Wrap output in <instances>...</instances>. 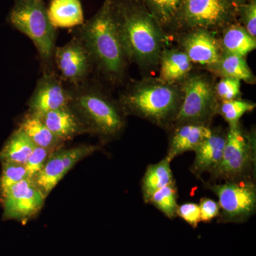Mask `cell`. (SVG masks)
Returning <instances> with one entry per match:
<instances>
[{"mask_svg": "<svg viewBox=\"0 0 256 256\" xmlns=\"http://www.w3.org/2000/svg\"><path fill=\"white\" fill-rule=\"evenodd\" d=\"M172 129L166 156L170 161L186 152L196 150L212 134L213 128L207 124H188L175 126Z\"/></svg>", "mask_w": 256, "mask_h": 256, "instance_id": "obj_16", "label": "cell"}, {"mask_svg": "<svg viewBox=\"0 0 256 256\" xmlns=\"http://www.w3.org/2000/svg\"><path fill=\"white\" fill-rule=\"evenodd\" d=\"M75 36L106 80L114 84L124 80L129 62L120 36L112 0H106L90 20L78 26Z\"/></svg>", "mask_w": 256, "mask_h": 256, "instance_id": "obj_2", "label": "cell"}, {"mask_svg": "<svg viewBox=\"0 0 256 256\" xmlns=\"http://www.w3.org/2000/svg\"><path fill=\"white\" fill-rule=\"evenodd\" d=\"M171 161L168 158L146 168L142 180V192L144 203L148 204L152 196L158 190L175 183L170 166Z\"/></svg>", "mask_w": 256, "mask_h": 256, "instance_id": "obj_21", "label": "cell"}, {"mask_svg": "<svg viewBox=\"0 0 256 256\" xmlns=\"http://www.w3.org/2000/svg\"><path fill=\"white\" fill-rule=\"evenodd\" d=\"M256 107L255 102L242 98L224 101L220 102L218 114L228 122V126H232L239 124L242 116L252 112Z\"/></svg>", "mask_w": 256, "mask_h": 256, "instance_id": "obj_27", "label": "cell"}, {"mask_svg": "<svg viewBox=\"0 0 256 256\" xmlns=\"http://www.w3.org/2000/svg\"><path fill=\"white\" fill-rule=\"evenodd\" d=\"M210 72L220 77H230L249 84L256 82V77L244 57L222 53L220 62Z\"/></svg>", "mask_w": 256, "mask_h": 256, "instance_id": "obj_23", "label": "cell"}, {"mask_svg": "<svg viewBox=\"0 0 256 256\" xmlns=\"http://www.w3.org/2000/svg\"><path fill=\"white\" fill-rule=\"evenodd\" d=\"M8 22L32 40L44 63L53 62L56 28L50 22L43 0H14Z\"/></svg>", "mask_w": 256, "mask_h": 256, "instance_id": "obj_5", "label": "cell"}, {"mask_svg": "<svg viewBox=\"0 0 256 256\" xmlns=\"http://www.w3.org/2000/svg\"><path fill=\"white\" fill-rule=\"evenodd\" d=\"M52 152L54 150L46 148L35 146L24 164L28 178L34 180L36 175L41 171L46 164L47 158Z\"/></svg>", "mask_w": 256, "mask_h": 256, "instance_id": "obj_30", "label": "cell"}, {"mask_svg": "<svg viewBox=\"0 0 256 256\" xmlns=\"http://www.w3.org/2000/svg\"><path fill=\"white\" fill-rule=\"evenodd\" d=\"M2 171L0 178L1 196L15 184L28 178V172L24 164L14 162H2Z\"/></svg>", "mask_w": 256, "mask_h": 256, "instance_id": "obj_28", "label": "cell"}, {"mask_svg": "<svg viewBox=\"0 0 256 256\" xmlns=\"http://www.w3.org/2000/svg\"><path fill=\"white\" fill-rule=\"evenodd\" d=\"M255 164V132L244 130L240 122L228 126L223 158L210 174L212 180L229 181L250 178L254 176Z\"/></svg>", "mask_w": 256, "mask_h": 256, "instance_id": "obj_7", "label": "cell"}, {"mask_svg": "<svg viewBox=\"0 0 256 256\" xmlns=\"http://www.w3.org/2000/svg\"><path fill=\"white\" fill-rule=\"evenodd\" d=\"M48 18L55 28H68L84 23L80 0H52L47 9Z\"/></svg>", "mask_w": 256, "mask_h": 256, "instance_id": "obj_19", "label": "cell"}, {"mask_svg": "<svg viewBox=\"0 0 256 256\" xmlns=\"http://www.w3.org/2000/svg\"><path fill=\"white\" fill-rule=\"evenodd\" d=\"M230 4H236L240 5L244 4V3L250 1V0H228Z\"/></svg>", "mask_w": 256, "mask_h": 256, "instance_id": "obj_34", "label": "cell"}, {"mask_svg": "<svg viewBox=\"0 0 256 256\" xmlns=\"http://www.w3.org/2000/svg\"><path fill=\"white\" fill-rule=\"evenodd\" d=\"M182 100V84L146 78L132 82L119 96L124 114H132L163 128L172 129Z\"/></svg>", "mask_w": 256, "mask_h": 256, "instance_id": "obj_3", "label": "cell"}, {"mask_svg": "<svg viewBox=\"0 0 256 256\" xmlns=\"http://www.w3.org/2000/svg\"><path fill=\"white\" fill-rule=\"evenodd\" d=\"M216 33L203 28L188 30L178 38L180 48L193 64L212 70L220 62L222 48Z\"/></svg>", "mask_w": 256, "mask_h": 256, "instance_id": "obj_13", "label": "cell"}, {"mask_svg": "<svg viewBox=\"0 0 256 256\" xmlns=\"http://www.w3.org/2000/svg\"><path fill=\"white\" fill-rule=\"evenodd\" d=\"M238 11L240 20L248 33L256 38V2L250 0L247 2L238 5Z\"/></svg>", "mask_w": 256, "mask_h": 256, "instance_id": "obj_31", "label": "cell"}, {"mask_svg": "<svg viewBox=\"0 0 256 256\" xmlns=\"http://www.w3.org/2000/svg\"><path fill=\"white\" fill-rule=\"evenodd\" d=\"M176 216L194 228H196L198 224L201 222L200 206L195 203H185L178 206Z\"/></svg>", "mask_w": 256, "mask_h": 256, "instance_id": "obj_32", "label": "cell"}, {"mask_svg": "<svg viewBox=\"0 0 256 256\" xmlns=\"http://www.w3.org/2000/svg\"><path fill=\"white\" fill-rule=\"evenodd\" d=\"M194 64L180 48L165 47L160 54V80L171 84H182L192 73Z\"/></svg>", "mask_w": 256, "mask_h": 256, "instance_id": "obj_17", "label": "cell"}, {"mask_svg": "<svg viewBox=\"0 0 256 256\" xmlns=\"http://www.w3.org/2000/svg\"><path fill=\"white\" fill-rule=\"evenodd\" d=\"M112 3L128 62L144 70L158 68L166 34L144 6L128 0H112Z\"/></svg>", "mask_w": 256, "mask_h": 256, "instance_id": "obj_1", "label": "cell"}, {"mask_svg": "<svg viewBox=\"0 0 256 256\" xmlns=\"http://www.w3.org/2000/svg\"><path fill=\"white\" fill-rule=\"evenodd\" d=\"M146 9L164 30L178 22L184 0H143ZM166 33V32H165Z\"/></svg>", "mask_w": 256, "mask_h": 256, "instance_id": "obj_25", "label": "cell"}, {"mask_svg": "<svg viewBox=\"0 0 256 256\" xmlns=\"http://www.w3.org/2000/svg\"><path fill=\"white\" fill-rule=\"evenodd\" d=\"M200 210L201 222L207 223L218 216L220 213V207L218 203L214 201L212 198H202L198 204Z\"/></svg>", "mask_w": 256, "mask_h": 256, "instance_id": "obj_33", "label": "cell"}, {"mask_svg": "<svg viewBox=\"0 0 256 256\" xmlns=\"http://www.w3.org/2000/svg\"><path fill=\"white\" fill-rule=\"evenodd\" d=\"M233 11L228 0H184L178 22L188 30L203 28L216 33L230 24Z\"/></svg>", "mask_w": 256, "mask_h": 256, "instance_id": "obj_9", "label": "cell"}, {"mask_svg": "<svg viewBox=\"0 0 256 256\" xmlns=\"http://www.w3.org/2000/svg\"><path fill=\"white\" fill-rule=\"evenodd\" d=\"M220 46L224 53L246 56L256 48V38H252L242 25L230 24L222 30Z\"/></svg>", "mask_w": 256, "mask_h": 256, "instance_id": "obj_20", "label": "cell"}, {"mask_svg": "<svg viewBox=\"0 0 256 256\" xmlns=\"http://www.w3.org/2000/svg\"><path fill=\"white\" fill-rule=\"evenodd\" d=\"M226 130L222 128L212 129V134L196 148L191 172L196 178L205 173L212 174L218 168L223 158L226 142Z\"/></svg>", "mask_w": 256, "mask_h": 256, "instance_id": "obj_15", "label": "cell"}, {"mask_svg": "<svg viewBox=\"0 0 256 256\" xmlns=\"http://www.w3.org/2000/svg\"><path fill=\"white\" fill-rule=\"evenodd\" d=\"M240 82L238 79L222 77L220 82L215 84L216 94L220 102L240 98Z\"/></svg>", "mask_w": 256, "mask_h": 256, "instance_id": "obj_29", "label": "cell"}, {"mask_svg": "<svg viewBox=\"0 0 256 256\" xmlns=\"http://www.w3.org/2000/svg\"><path fill=\"white\" fill-rule=\"evenodd\" d=\"M69 106L86 128L88 132L104 139H112L124 130V114L108 94L88 82L70 89Z\"/></svg>", "mask_w": 256, "mask_h": 256, "instance_id": "obj_4", "label": "cell"}, {"mask_svg": "<svg viewBox=\"0 0 256 256\" xmlns=\"http://www.w3.org/2000/svg\"><path fill=\"white\" fill-rule=\"evenodd\" d=\"M72 100L70 89L53 72H47L38 79L36 88L28 101V112L42 114L50 110L66 107Z\"/></svg>", "mask_w": 256, "mask_h": 256, "instance_id": "obj_14", "label": "cell"}, {"mask_svg": "<svg viewBox=\"0 0 256 256\" xmlns=\"http://www.w3.org/2000/svg\"><path fill=\"white\" fill-rule=\"evenodd\" d=\"M182 88V100L173 128L188 124L210 126L220 105L213 78L206 74L192 73Z\"/></svg>", "mask_w": 256, "mask_h": 256, "instance_id": "obj_6", "label": "cell"}, {"mask_svg": "<svg viewBox=\"0 0 256 256\" xmlns=\"http://www.w3.org/2000/svg\"><path fill=\"white\" fill-rule=\"evenodd\" d=\"M178 188L175 183L171 184L158 190L152 196L148 204L164 214L168 218H174L178 210Z\"/></svg>", "mask_w": 256, "mask_h": 256, "instance_id": "obj_26", "label": "cell"}, {"mask_svg": "<svg viewBox=\"0 0 256 256\" xmlns=\"http://www.w3.org/2000/svg\"><path fill=\"white\" fill-rule=\"evenodd\" d=\"M38 116L50 132L63 141L88 132L86 128L69 106Z\"/></svg>", "mask_w": 256, "mask_h": 256, "instance_id": "obj_18", "label": "cell"}, {"mask_svg": "<svg viewBox=\"0 0 256 256\" xmlns=\"http://www.w3.org/2000/svg\"><path fill=\"white\" fill-rule=\"evenodd\" d=\"M54 62L60 80L69 82L73 87L87 82L94 67L90 54L76 36L64 46L56 47Z\"/></svg>", "mask_w": 256, "mask_h": 256, "instance_id": "obj_10", "label": "cell"}, {"mask_svg": "<svg viewBox=\"0 0 256 256\" xmlns=\"http://www.w3.org/2000/svg\"><path fill=\"white\" fill-rule=\"evenodd\" d=\"M18 128L36 146L54 150L64 142L50 132L38 114L28 112L22 120Z\"/></svg>", "mask_w": 256, "mask_h": 256, "instance_id": "obj_22", "label": "cell"}, {"mask_svg": "<svg viewBox=\"0 0 256 256\" xmlns=\"http://www.w3.org/2000/svg\"><path fill=\"white\" fill-rule=\"evenodd\" d=\"M218 198L220 222L240 223L255 214L256 186L254 176L225 181L223 184H206Z\"/></svg>", "mask_w": 256, "mask_h": 256, "instance_id": "obj_8", "label": "cell"}, {"mask_svg": "<svg viewBox=\"0 0 256 256\" xmlns=\"http://www.w3.org/2000/svg\"><path fill=\"white\" fill-rule=\"evenodd\" d=\"M46 196L32 178L11 186L2 198L4 220H26L41 210Z\"/></svg>", "mask_w": 256, "mask_h": 256, "instance_id": "obj_11", "label": "cell"}, {"mask_svg": "<svg viewBox=\"0 0 256 256\" xmlns=\"http://www.w3.org/2000/svg\"><path fill=\"white\" fill-rule=\"evenodd\" d=\"M98 149V146L82 144L70 149L53 152V154L34 178V181L44 194L47 196L80 160Z\"/></svg>", "mask_w": 256, "mask_h": 256, "instance_id": "obj_12", "label": "cell"}, {"mask_svg": "<svg viewBox=\"0 0 256 256\" xmlns=\"http://www.w3.org/2000/svg\"><path fill=\"white\" fill-rule=\"evenodd\" d=\"M35 146L34 143L18 128L0 151V162H14L24 164Z\"/></svg>", "mask_w": 256, "mask_h": 256, "instance_id": "obj_24", "label": "cell"}]
</instances>
